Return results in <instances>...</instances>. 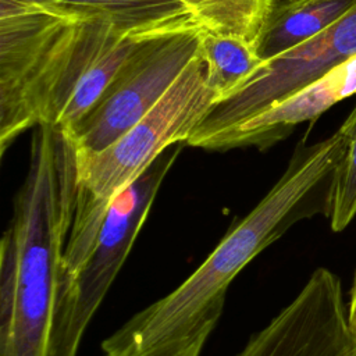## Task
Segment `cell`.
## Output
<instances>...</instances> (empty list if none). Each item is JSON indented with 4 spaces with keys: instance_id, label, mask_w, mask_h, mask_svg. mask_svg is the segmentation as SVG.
I'll use <instances>...</instances> for the list:
<instances>
[{
    "instance_id": "cell-6",
    "label": "cell",
    "mask_w": 356,
    "mask_h": 356,
    "mask_svg": "<svg viewBox=\"0 0 356 356\" xmlns=\"http://www.w3.org/2000/svg\"><path fill=\"white\" fill-rule=\"evenodd\" d=\"M202 28L195 22L159 36L124 64L95 106L65 131L79 154L102 152L160 102L199 53Z\"/></svg>"
},
{
    "instance_id": "cell-14",
    "label": "cell",
    "mask_w": 356,
    "mask_h": 356,
    "mask_svg": "<svg viewBox=\"0 0 356 356\" xmlns=\"http://www.w3.org/2000/svg\"><path fill=\"white\" fill-rule=\"evenodd\" d=\"M348 132V145L338 165L330 227L339 232L356 216V104L342 124Z\"/></svg>"
},
{
    "instance_id": "cell-11",
    "label": "cell",
    "mask_w": 356,
    "mask_h": 356,
    "mask_svg": "<svg viewBox=\"0 0 356 356\" xmlns=\"http://www.w3.org/2000/svg\"><path fill=\"white\" fill-rule=\"evenodd\" d=\"M56 6L85 15L106 17L129 32L164 33L196 21L179 0H11Z\"/></svg>"
},
{
    "instance_id": "cell-10",
    "label": "cell",
    "mask_w": 356,
    "mask_h": 356,
    "mask_svg": "<svg viewBox=\"0 0 356 356\" xmlns=\"http://www.w3.org/2000/svg\"><path fill=\"white\" fill-rule=\"evenodd\" d=\"M356 0H271L256 40L260 57L267 61L316 36L346 14Z\"/></svg>"
},
{
    "instance_id": "cell-7",
    "label": "cell",
    "mask_w": 356,
    "mask_h": 356,
    "mask_svg": "<svg viewBox=\"0 0 356 356\" xmlns=\"http://www.w3.org/2000/svg\"><path fill=\"white\" fill-rule=\"evenodd\" d=\"M356 54V4L331 26L267 60L231 96L214 104L186 140L211 152L214 143L243 120L317 81Z\"/></svg>"
},
{
    "instance_id": "cell-12",
    "label": "cell",
    "mask_w": 356,
    "mask_h": 356,
    "mask_svg": "<svg viewBox=\"0 0 356 356\" xmlns=\"http://www.w3.org/2000/svg\"><path fill=\"white\" fill-rule=\"evenodd\" d=\"M199 54L207 68V83L218 102L245 85L266 63L256 43L227 33L202 28Z\"/></svg>"
},
{
    "instance_id": "cell-13",
    "label": "cell",
    "mask_w": 356,
    "mask_h": 356,
    "mask_svg": "<svg viewBox=\"0 0 356 356\" xmlns=\"http://www.w3.org/2000/svg\"><path fill=\"white\" fill-rule=\"evenodd\" d=\"M207 31L256 43L271 0H179Z\"/></svg>"
},
{
    "instance_id": "cell-3",
    "label": "cell",
    "mask_w": 356,
    "mask_h": 356,
    "mask_svg": "<svg viewBox=\"0 0 356 356\" xmlns=\"http://www.w3.org/2000/svg\"><path fill=\"white\" fill-rule=\"evenodd\" d=\"M25 179L0 241V356H46L60 264L78 192V153L53 125L33 128Z\"/></svg>"
},
{
    "instance_id": "cell-4",
    "label": "cell",
    "mask_w": 356,
    "mask_h": 356,
    "mask_svg": "<svg viewBox=\"0 0 356 356\" xmlns=\"http://www.w3.org/2000/svg\"><path fill=\"white\" fill-rule=\"evenodd\" d=\"M217 103L218 97L207 83L206 64L197 53L160 102L115 142L97 153L76 152L78 192L58 282L71 277L88 259L118 193L167 149L186 145Z\"/></svg>"
},
{
    "instance_id": "cell-8",
    "label": "cell",
    "mask_w": 356,
    "mask_h": 356,
    "mask_svg": "<svg viewBox=\"0 0 356 356\" xmlns=\"http://www.w3.org/2000/svg\"><path fill=\"white\" fill-rule=\"evenodd\" d=\"M236 356H356L339 277L325 267L316 268Z\"/></svg>"
},
{
    "instance_id": "cell-2",
    "label": "cell",
    "mask_w": 356,
    "mask_h": 356,
    "mask_svg": "<svg viewBox=\"0 0 356 356\" xmlns=\"http://www.w3.org/2000/svg\"><path fill=\"white\" fill-rule=\"evenodd\" d=\"M165 33L129 32L106 17L0 0V156L28 129L74 128L124 64Z\"/></svg>"
},
{
    "instance_id": "cell-5",
    "label": "cell",
    "mask_w": 356,
    "mask_h": 356,
    "mask_svg": "<svg viewBox=\"0 0 356 356\" xmlns=\"http://www.w3.org/2000/svg\"><path fill=\"white\" fill-rule=\"evenodd\" d=\"M185 143H177L110 204L97 242L67 280L57 284L46 356H76L83 334L127 260L157 192Z\"/></svg>"
},
{
    "instance_id": "cell-15",
    "label": "cell",
    "mask_w": 356,
    "mask_h": 356,
    "mask_svg": "<svg viewBox=\"0 0 356 356\" xmlns=\"http://www.w3.org/2000/svg\"><path fill=\"white\" fill-rule=\"evenodd\" d=\"M348 321L353 335L356 337V271L352 282V288L349 291V302H348Z\"/></svg>"
},
{
    "instance_id": "cell-9",
    "label": "cell",
    "mask_w": 356,
    "mask_h": 356,
    "mask_svg": "<svg viewBox=\"0 0 356 356\" xmlns=\"http://www.w3.org/2000/svg\"><path fill=\"white\" fill-rule=\"evenodd\" d=\"M356 93V54L298 92L243 120L220 138L211 152L241 147L267 150L305 121H314L338 102Z\"/></svg>"
},
{
    "instance_id": "cell-1",
    "label": "cell",
    "mask_w": 356,
    "mask_h": 356,
    "mask_svg": "<svg viewBox=\"0 0 356 356\" xmlns=\"http://www.w3.org/2000/svg\"><path fill=\"white\" fill-rule=\"evenodd\" d=\"M346 145L343 125L312 145L303 138L263 199L185 281L104 338L103 355L200 356L224 312L227 289L241 270L296 222L317 214L330 218Z\"/></svg>"
}]
</instances>
